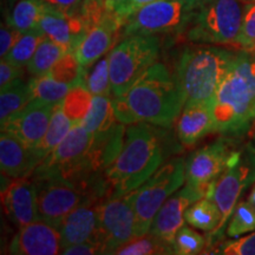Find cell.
<instances>
[{
	"instance_id": "7",
	"label": "cell",
	"mask_w": 255,
	"mask_h": 255,
	"mask_svg": "<svg viewBox=\"0 0 255 255\" xmlns=\"http://www.w3.org/2000/svg\"><path fill=\"white\" fill-rule=\"evenodd\" d=\"M201 0H155L130 15L122 28L123 38L133 34H175L186 32Z\"/></svg>"
},
{
	"instance_id": "42",
	"label": "cell",
	"mask_w": 255,
	"mask_h": 255,
	"mask_svg": "<svg viewBox=\"0 0 255 255\" xmlns=\"http://www.w3.org/2000/svg\"><path fill=\"white\" fill-rule=\"evenodd\" d=\"M151 1H155V0H130V2H131L132 7L135 11H137V9L141 8L142 6L149 4V2Z\"/></svg>"
},
{
	"instance_id": "6",
	"label": "cell",
	"mask_w": 255,
	"mask_h": 255,
	"mask_svg": "<svg viewBox=\"0 0 255 255\" xmlns=\"http://www.w3.org/2000/svg\"><path fill=\"white\" fill-rule=\"evenodd\" d=\"M161 43L156 34H133L126 37L110 51L109 72L114 97H120L154 65Z\"/></svg>"
},
{
	"instance_id": "45",
	"label": "cell",
	"mask_w": 255,
	"mask_h": 255,
	"mask_svg": "<svg viewBox=\"0 0 255 255\" xmlns=\"http://www.w3.org/2000/svg\"><path fill=\"white\" fill-rule=\"evenodd\" d=\"M254 139H255V135H254Z\"/></svg>"
},
{
	"instance_id": "27",
	"label": "cell",
	"mask_w": 255,
	"mask_h": 255,
	"mask_svg": "<svg viewBox=\"0 0 255 255\" xmlns=\"http://www.w3.org/2000/svg\"><path fill=\"white\" fill-rule=\"evenodd\" d=\"M45 6L44 0H19L8 15L7 24L21 33L36 30Z\"/></svg>"
},
{
	"instance_id": "39",
	"label": "cell",
	"mask_w": 255,
	"mask_h": 255,
	"mask_svg": "<svg viewBox=\"0 0 255 255\" xmlns=\"http://www.w3.org/2000/svg\"><path fill=\"white\" fill-rule=\"evenodd\" d=\"M46 6L68 15L81 14L83 0H44Z\"/></svg>"
},
{
	"instance_id": "37",
	"label": "cell",
	"mask_w": 255,
	"mask_h": 255,
	"mask_svg": "<svg viewBox=\"0 0 255 255\" xmlns=\"http://www.w3.org/2000/svg\"><path fill=\"white\" fill-rule=\"evenodd\" d=\"M20 36L21 32L15 30L14 27L9 26L8 24H1V28H0V56H1V59L5 58Z\"/></svg>"
},
{
	"instance_id": "22",
	"label": "cell",
	"mask_w": 255,
	"mask_h": 255,
	"mask_svg": "<svg viewBox=\"0 0 255 255\" xmlns=\"http://www.w3.org/2000/svg\"><path fill=\"white\" fill-rule=\"evenodd\" d=\"M79 123L94 136L110 131L120 123L115 115L113 100L108 96H94L87 116Z\"/></svg>"
},
{
	"instance_id": "29",
	"label": "cell",
	"mask_w": 255,
	"mask_h": 255,
	"mask_svg": "<svg viewBox=\"0 0 255 255\" xmlns=\"http://www.w3.org/2000/svg\"><path fill=\"white\" fill-rule=\"evenodd\" d=\"M119 255H163L175 254L174 247L155 237L150 232L139 238L128 242L123 247L116 251Z\"/></svg>"
},
{
	"instance_id": "8",
	"label": "cell",
	"mask_w": 255,
	"mask_h": 255,
	"mask_svg": "<svg viewBox=\"0 0 255 255\" xmlns=\"http://www.w3.org/2000/svg\"><path fill=\"white\" fill-rule=\"evenodd\" d=\"M184 164L186 161L182 157L171 159L136 189V238L149 233L159 208L186 182Z\"/></svg>"
},
{
	"instance_id": "9",
	"label": "cell",
	"mask_w": 255,
	"mask_h": 255,
	"mask_svg": "<svg viewBox=\"0 0 255 255\" xmlns=\"http://www.w3.org/2000/svg\"><path fill=\"white\" fill-rule=\"evenodd\" d=\"M40 219L58 227L69 213L88 201H97L81 186L56 173H33Z\"/></svg>"
},
{
	"instance_id": "32",
	"label": "cell",
	"mask_w": 255,
	"mask_h": 255,
	"mask_svg": "<svg viewBox=\"0 0 255 255\" xmlns=\"http://www.w3.org/2000/svg\"><path fill=\"white\" fill-rule=\"evenodd\" d=\"M255 231V208L250 201H239L229 220L227 235L231 238L240 237Z\"/></svg>"
},
{
	"instance_id": "10",
	"label": "cell",
	"mask_w": 255,
	"mask_h": 255,
	"mask_svg": "<svg viewBox=\"0 0 255 255\" xmlns=\"http://www.w3.org/2000/svg\"><path fill=\"white\" fill-rule=\"evenodd\" d=\"M136 190L117 196H108L98 203L100 240L104 254L117 250L136 238Z\"/></svg>"
},
{
	"instance_id": "15",
	"label": "cell",
	"mask_w": 255,
	"mask_h": 255,
	"mask_svg": "<svg viewBox=\"0 0 255 255\" xmlns=\"http://www.w3.org/2000/svg\"><path fill=\"white\" fill-rule=\"evenodd\" d=\"M62 237L56 226L38 220L19 227L8 247L9 254L56 255L62 253Z\"/></svg>"
},
{
	"instance_id": "16",
	"label": "cell",
	"mask_w": 255,
	"mask_h": 255,
	"mask_svg": "<svg viewBox=\"0 0 255 255\" xmlns=\"http://www.w3.org/2000/svg\"><path fill=\"white\" fill-rule=\"evenodd\" d=\"M2 205L6 214L18 227L40 219L38 209L37 183L32 175L14 178L1 189Z\"/></svg>"
},
{
	"instance_id": "13",
	"label": "cell",
	"mask_w": 255,
	"mask_h": 255,
	"mask_svg": "<svg viewBox=\"0 0 255 255\" xmlns=\"http://www.w3.org/2000/svg\"><path fill=\"white\" fill-rule=\"evenodd\" d=\"M205 196H207L205 191L186 184L182 189L169 197L159 208L149 232L174 247L176 234L186 222L184 214L188 207Z\"/></svg>"
},
{
	"instance_id": "2",
	"label": "cell",
	"mask_w": 255,
	"mask_h": 255,
	"mask_svg": "<svg viewBox=\"0 0 255 255\" xmlns=\"http://www.w3.org/2000/svg\"><path fill=\"white\" fill-rule=\"evenodd\" d=\"M214 132L239 136L255 122V52L239 51L209 102Z\"/></svg>"
},
{
	"instance_id": "12",
	"label": "cell",
	"mask_w": 255,
	"mask_h": 255,
	"mask_svg": "<svg viewBox=\"0 0 255 255\" xmlns=\"http://www.w3.org/2000/svg\"><path fill=\"white\" fill-rule=\"evenodd\" d=\"M231 139L220 138L210 144L197 149L187 158L186 183L205 191L213 199V189L218 178L240 155Z\"/></svg>"
},
{
	"instance_id": "28",
	"label": "cell",
	"mask_w": 255,
	"mask_h": 255,
	"mask_svg": "<svg viewBox=\"0 0 255 255\" xmlns=\"http://www.w3.org/2000/svg\"><path fill=\"white\" fill-rule=\"evenodd\" d=\"M65 53L68 52L63 46L45 36L41 39L33 57L26 65L27 72L33 77L46 75Z\"/></svg>"
},
{
	"instance_id": "3",
	"label": "cell",
	"mask_w": 255,
	"mask_h": 255,
	"mask_svg": "<svg viewBox=\"0 0 255 255\" xmlns=\"http://www.w3.org/2000/svg\"><path fill=\"white\" fill-rule=\"evenodd\" d=\"M164 159L162 132L152 124H129L119 156L105 169L110 196L131 193L161 167Z\"/></svg>"
},
{
	"instance_id": "11",
	"label": "cell",
	"mask_w": 255,
	"mask_h": 255,
	"mask_svg": "<svg viewBox=\"0 0 255 255\" xmlns=\"http://www.w3.org/2000/svg\"><path fill=\"white\" fill-rule=\"evenodd\" d=\"M255 182V146L248 144L240 151L239 157L223 171L213 189V200L221 212V221L210 239L221 233L234 212L244 191Z\"/></svg>"
},
{
	"instance_id": "33",
	"label": "cell",
	"mask_w": 255,
	"mask_h": 255,
	"mask_svg": "<svg viewBox=\"0 0 255 255\" xmlns=\"http://www.w3.org/2000/svg\"><path fill=\"white\" fill-rule=\"evenodd\" d=\"M85 88L91 92L92 96H108L113 95L111 89L110 72H109V56H104L96 63L84 81Z\"/></svg>"
},
{
	"instance_id": "19",
	"label": "cell",
	"mask_w": 255,
	"mask_h": 255,
	"mask_svg": "<svg viewBox=\"0 0 255 255\" xmlns=\"http://www.w3.org/2000/svg\"><path fill=\"white\" fill-rule=\"evenodd\" d=\"M98 203L100 201H88L82 203L62 220L57 228L59 229L62 237L63 250L82 242H101Z\"/></svg>"
},
{
	"instance_id": "34",
	"label": "cell",
	"mask_w": 255,
	"mask_h": 255,
	"mask_svg": "<svg viewBox=\"0 0 255 255\" xmlns=\"http://www.w3.org/2000/svg\"><path fill=\"white\" fill-rule=\"evenodd\" d=\"M206 238L195 229L183 226L174 241V252L177 255L200 254L206 246Z\"/></svg>"
},
{
	"instance_id": "21",
	"label": "cell",
	"mask_w": 255,
	"mask_h": 255,
	"mask_svg": "<svg viewBox=\"0 0 255 255\" xmlns=\"http://www.w3.org/2000/svg\"><path fill=\"white\" fill-rule=\"evenodd\" d=\"M214 132L210 105L207 102H191L184 104L176 122V135L186 146L195 145L206 135Z\"/></svg>"
},
{
	"instance_id": "18",
	"label": "cell",
	"mask_w": 255,
	"mask_h": 255,
	"mask_svg": "<svg viewBox=\"0 0 255 255\" xmlns=\"http://www.w3.org/2000/svg\"><path fill=\"white\" fill-rule=\"evenodd\" d=\"M38 28L47 38L59 44L68 53H75L89 32L81 15H68L45 6Z\"/></svg>"
},
{
	"instance_id": "5",
	"label": "cell",
	"mask_w": 255,
	"mask_h": 255,
	"mask_svg": "<svg viewBox=\"0 0 255 255\" xmlns=\"http://www.w3.org/2000/svg\"><path fill=\"white\" fill-rule=\"evenodd\" d=\"M246 6L245 0H201L186 31L187 39L196 44L234 47Z\"/></svg>"
},
{
	"instance_id": "1",
	"label": "cell",
	"mask_w": 255,
	"mask_h": 255,
	"mask_svg": "<svg viewBox=\"0 0 255 255\" xmlns=\"http://www.w3.org/2000/svg\"><path fill=\"white\" fill-rule=\"evenodd\" d=\"M184 104L186 98L176 75H171L162 63L151 65L126 94L113 100L116 119L126 126L144 122L169 128Z\"/></svg>"
},
{
	"instance_id": "41",
	"label": "cell",
	"mask_w": 255,
	"mask_h": 255,
	"mask_svg": "<svg viewBox=\"0 0 255 255\" xmlns=\"http://www.w3.org/2000/svg\"><path fill=\"white\" fill-rule=\"evenodd\" d=\"M23 75V68L13 65L7 60L1 59L0 63V87H5L15 79L20 78Z\"/></svg>"
},
{
	"instance_id": "25",
	"label": "cell",
	"mask_w": 255,
	"mask_h": 255,
	"mask_svg": "<svg viewBox=\"0 0 255 255\" xmlns=\"http://www.w3.org/2000/svg\"><path fill=\"white\" fill-rule=\"evenodd\" d=\"M184 218L191 227L205 232H213L218 228L221 221V212L212 197L205 196L188 207Z\"/></svg>"
},
{
	"instance_id": "31",
	"label": "cell",
	"mask_w": 255,
	"mask_h": 255,
	"mask_svg": "<svg viewBox=\"0 0 255 255\" xmlns=\"http://www.w3.org/2000/svg\"><path fill=\"white\" fill-rule=\"evenodd\" d=\"M92 97L91 92L85 88L84 84L77 85L66 95L62 102L64 113L71 119L75 123H79L87 116L89 109L91 107Z\"/></svg>"
},
{
	"instance_id": "14",
	"label": "cell",
	"mask_w": 255,
	"mask_h": 255,
	"mask_svg": "<svg viewBox=\"0 0 255 255\" xmlns=\"http://www.w3.org/2000/svg\"><path fill=\"white\" fill-rule=\"evenodd\" d=\"M53 109L55 105L32 100L1 124V131L11 133L28 148L36 149L45 135Z\"/></svg>"
},
{
	"instance_id": "24",
	"label": "cell",
	"mask_w": 255,
	"mask_h": 255,
	"mask_svg": "<svg viewBox=\"0 0 255 255\" xmlns=\"http://www.w3.org/2000/svg\"><path fill=\"white\" fill-rule=\"evenodd\" d=\"M73 124L75 122L64 113L62 102L56 104L45 135L36 148L38 154L43 157V159L59 145V143L65 138V136L72 129Z\"/></svg>"
},
{
	"instance_id": "20",
	"label": "cell",
	"mask_w": 255,
	"mask_h": 255,
	"mask_svg": "<svg viewBox=\"0 0 255 255\" xmlns=\"http://www.w3.org/2000/svg\"><path fill=\"white\" fill-rule=\"evenodd\" d=\"M43 157L36 149L28 148L12 136L1 131L0 135V168L1 174L11 178L30 176L34 173Z\"/></svg>"
},
{
	"instance_id": "26",
	"label": "cell",
	"mask_w": 255,
	"mask_h": 255,
	"mask_svg": "<svg viewBox=\"0 0 255 255\" xmlns=\"http://www.w3.org/2000/svg\"><path fill=\"white\" fill-rule=\"evenodd\" d=\"M75 83L62 82L53 78L49 73L37 76L30 81V87L33 100H38L45 103L56 105L64 101L71 89L77 87Z\"/></svg>"
},
{
	"instance_id": "30",
	"label": "cell",
	"mask_w": 255,
	"mask_h": 255,
	"mask_svg": "<svg viewBox=\"0 0 255 255\" xmlns=\"http://www.w3.org/2000/svg\"><path fill=\"white\" fill-rule=\"evenodd\" d=\"M44 37H45V34L39 28L24 32L19 37V39L14 44L13 47H12L11 51L2 59L7 60V62L19 66V68H24V66L27 65L32 57H33L38 45H39V43Z\"/></svg>"
},
{
	"instance_id": "40",
	"label": "cell",
	"mask_w": 255,
	"mask_h": 255,
	"mask_svg": "<svg viewBox=\"0 0 255 255\" xmlns=\"http://www.w3.org/2000/svg\"><path fill=\"white\" fill-rule=\"evenodd\" d=\"M105 2H107L108 11L117 15L124 24L135 12L130 0H105Z\"/></svg>"
},
{
	"instance_id": "17",
	"label": "cell",
	"mask_w": 255,
	"mask_h": 255,
	"mask_svg": "<svg viewBox=\"0 0 255 255\" xmlns=\"http://www.w3.org/2000/svg\"><path fill=\"white\" fill-rule=\"evenodd\" d=\"M123 26V21L108 11L100 23L88 32L76 50L75 56L82 68L88 69L101 59L114 45Z\"/></svg>"
},
{
	"instance_id": "43",
	"label": "cell",
	"mask_w": 255,
	"mask_h": 255,
	"mask_svg": "<svg viewBox=\"0 0 255 255\" xmlns=\"http://www.w3.org/2000/svg\"><path fill=\"white\" fill-rule=\"evenodd\" d=\"M248 201H250L251 205L255 208V184H254V187L252 188L250 195H248Z\"/></svg>"
},
{
	"instance_id": "44",
	"label": "cell",
	"mask_w": 255,
	"mask_h": 255,
	"mask_svg": "<svg viewBox=\"0 0 255 255\" xmlns=\"http://www.w3.org/2000/svg\"><path fill=\"white\" fill-rule=\"evenodd\" d=\"M245 1H246L247 4H248V2H252V1H254V0H245Z\"/></svg>"
},
{
	"instance_id": "23",
	"label": "cell",
	"mask_w": 255,
	"mask_h": 255,
	"mask_svg": "<svg viewBox=\"0 0 255 255\" xmlns=\"http://www.w3.org/2000/svg\"><path fill=\"white\" fill-rule=\"evenodd\" d=\"M33 100L30 82L20 78L1 88L0 92V122L5 123L9 117L24 109Z\"/></svg>"
},
{
	"instance_id": "35",
	"label": "cell",
	"mask_w": 255,
	"mask_h": 255,
	"mask_svg": "<svg viewBox=\"0 0 255 255\" xmlns=\"http://www.w3.org/2000/svg\"><path fill=\"white\" fill-rule=\"evenodd\" d=\"M234 49L255 52V0L246 6L242 27Z\"/></svg>"
},
{
	"instance_id": "4",
	"label": "cell",
	"mask_w": 255,
	"mask_h": 255,
	"mask_svg": "<svg viewBox=\"0 0 255 255\" xmlns=\"http://www.w3.org/2000/svg\"><path fill=\"white\" fill-rule=\"evenodd\" d=\"M238 52L239 50L233 51L219 45L184 49L177 63L176 77L186 103H209Z\"/></svg>"
},
{
	"instance_id": "36",
	"label": "cell",
	"mask_w": 255,
	"mask_h": 255,
	"mask_svg": "<svg viewBox=\"0 0 255 255\" xmlns=\"http://www.w3.org/2000/svg\"><path fill=\"white\" fill-rule=\"evenodd\" d=\"M219 253L225 255H255V232L238 240L226 242L220 248Z\"/></svg>"
},
{
	"instance_id": "38",
	"label": "cell",
	"mask_w": 255,
	"mask_h": 255,
	"mask_svg": "<svg viewBox=\"0 0 255 255\" xmlns=\"http://www.w3.org/2000/svg\"><path fill=\"white\" fill-rule=\"evenodd\" d=\"M64 255H92V254H104L103 247L101 242L88 241L82 242V244L71 245V246L65 247L62 251Z\"/></svg>"
}]
</instances>
